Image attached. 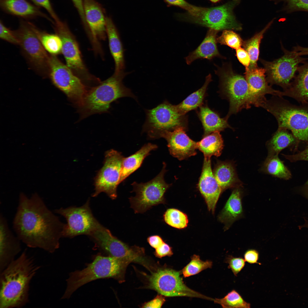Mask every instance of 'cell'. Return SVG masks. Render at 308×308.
<instances>
[{"mask_svg":"<svg viewBox=\"0 0 308 308\" xmlns=\"http://www.w3.org/2000/svg\"><path fill=\"white\" fill-rule=\"evenodd\" d=\"M36 193L30 197L21 193L13 221L16 235L27 247L55 252L60 246L65 224Z\"/></svg>","mask_w":308,"mask_h":308,"instance_id":"1","label":"cell"},{"mask_svg":"<svg viewBox=\"0 0 308 308\" xmlns=\"http://www.w3.org/2000/svg\"><path fill=\"white\" fill-rule=\"evenodd\" d=\"M40 268L26 250L0 272V308H19L29 301L30 285Z\"/></svg>","mask_w":308,"mask_h":308,"instance_id":"2","label":"cell"},{"mask_svg":"<svg viewBox=\"0 0 308 308\" xmlns=\"http://www.w3.org/2000/svg\"><path fill=\"white\" fill-rule=\"evenodd\" d=\"M214 70L219 80V93L229 103L228 113L225 117L228 120L232 114L252 105L261 107L266 100L260 98L251 90L244 76L234 71L230 63H224L221 66L214 64Z\"/></svg>","mask_w":308,"mask_h":308,"instance_id":"3","label":"cell"},{"mask_svg":"<svg viewBox=\"0 0 308 308\" xmlns=\"http://www.w3.org/2000/svg\"><path fill=\"white\" fill-rule=\"evenodd\" d=\"M128 74L124 71L114 73L107 80L88 89L81 105L77 108L80 119L108 112L111 104L119 98L128 97L136 100V96L123 83V79Z\"/></svg>","mask_w":308,"mask_h":308,"instance_id":"4","label":"cell"},{"mask_svg":"<svg viewBox=\"0 0 308 308\" xmlns=\"http://www.w3.org/2000/svg\"><path fill=\"white\" fill-rule=\"evenodd\" d=\"M297 105L282 96H273L261 107L272 114L278 128L290 131L298 141L308 143V102Z\"/></svg>","mask_w":308,"mask_h":308,"instance_id":"5","label":"cell"},{"mask_svg":"<svg viewBox=\"0 0 308 308\" xmlns=\"http://www.w3.org/2000/svg\"><path fill=\"white\" fill-rule=\"evenodd\" d=\"M128 264L120 259L108 256L98 255L93 261L81 270L70 273L62 299H68L83 285L100 279L113 278L122 281L125 267Z\"/></svg>","mask_w":308,"mask_h":308,"instance_id":"6","label":"cell"},{"mask_svg":"<svg viewBox=\"0 0 308 308\" xmlns=\"http://www.w3.org/2000/svg\"><path fill=\"white\" fill-rule=\"evenodd\" d=\"M146 114L142 131L150 139L163 138L166 133L178 127L187 128V117L179 112L176 105L167 101L152 109L146 110Z\"/></svg>","mask_w":308,"mask_h":308,"instance_id":"7","label":"cell"},{"mask_svg":"<svg viewBox=\"0 0 308 308\" xmlns=\"http://www.w3.org/2000/svg\"><path fill=\"white\" fill-rule=\"evenodd\" d=\"M89 236L96 247L108 256L120 259L128 264L136 263L150 269V265L144 256L143 248L135 245L129 246L101 224Z\"/></svg>","mask_w":308,"mask_h":308,"instance_id":"8","label":"cell"},{"mask_svg":"<svg viewBox=\"0 0 308 308\" xmlns=\"http://www.w3.org/2000/svg\"><path fill=\"white\" fill-rule=\"evenodd\" d=\"M49 64L48 77L53 84L76 107H80L89 88L56 55L50 54Z\"/></svg>","mask_w":308,"mask_h":308,"instance_id":"9","label":"cell"},{"mask_svg":"<svg viewBox=\"0 0 308 308\" xmlns=\"http://www.w3.org/2000/svg\"><path fill=\"white\" fill-rule=\"evenodd\" d=\"M166 167L164 162L160 173L147 182L139 183L134 182L132 184V192L135 193V195L129 199L135 213H143L153 206L166 203L165 194L171 185L164 180Z\"/></svg>","mask_w":308,"mask_h":308,"instance_id":"10","label":"cell"},{"mask_svg":"<svg viewBox=\"0 0 308 308\" xmlns=\"http://www.w3.org/2000/svg\"><path fill=\"white\" fill-rule=\"evenodd\" d=\"M32 23L21 21L15 31L19 45L28 62L34 70L48 76L50 54L44 48L34 30Z\"/></svg>","mask_w":308,"mask_h":308,"instance_id":"11","label":"cell"},{"mask_svg":"<svg viewBox=\"0 0 308 308\" xmlns=\"http://www.w3.org/2000/svg\"><path fill=\"white\" fill-rule=\"evenodd\" d=\"M55 31L62 43V52L66 65L87 86L98 84L100 80L89 73L84 64L75 37L66 23L60 21L53 24Z\"/></svg>","mask_w":308,"mask_h":308,"instance_id":"12","label":"cell"},{"mask_svg":"<svg viewBox=\"0 0 308 308\" xmlns=\"http://www.w3.org/2000/svg\"><path fill=\"white\" fill-rule=\"evenodd\" d=\"M181 272L169 268L158 269L149 276L148 287L165 297L186 296L212 300L188 287L180 276Z\"/></svg>","mask_w":308,"mask_h":308,"instance_id":"13","label":"cell"},{"mask_svg":"<svg viewBox=\"0 0 308 308\" xmlns=\"http://www.w3.org/2000/svg\"><path fill=\"white\" fill-rule=\"evenodd\" d=\"M240 0H232L222 5L210 7H202L196 17L189 20L193 23L219 31L225 30L241 31L242 24L233 13Z\"/></svg>","mask_w":308,"mask_h":308,"instance_id":"14","label":"cell"},{"mask_svg":"<svg viewBox=\"0 0 308 308\" xmlns=\"http://www.w3.org/2000/svg\"><path fill=\"white\" fill-rule=\"evenodd\" d=\"M282 48L284 54L280 58L271 62L261 59L260 61L266 70L268 83L271 86L278 85L285 90L295 78L299 64L304 62L305 59L293 51H289L283 47Z\"/></svg>","mask_w":308,"mask_h":308,"instance_id":"15","label":"cell"},{"mask_svg":"<svg viewBox=\"0 0 308 308\" xmlns=\"http://www.w3.org/2000/svg\"><path fill=\"white\" fill-rule=\"evenodd\" d=\"M89 202L88 200L79 207L70 206L54 210L55 213L62 216L67 221L62 237L71 238L81 235L89 236L100 224L93 216Z\"/></svg>","mask_w":308,"mask_h":308,"instance_id":"16","label":"cell"},{"mask_svg":"<svg viewBox=\"0 0 308 308\" xmlns=\"http://www.w3.org/2000/svg\"><path fill=\"white\" fill-rule=\"evenodd\" d=\"M124 157L121 153L114 149L106 152L103 166L95 178V192L93 197L104 192L112 200L117 198V188L119 184Z\"/></svg>","mask_w":308,"mask_h":308,"instance_id":"17","label":"cell"},{"mask_svg":"<svg viewBox=\"0 0 308 308\" xmlns=\"http://www.w3.org/2000/svg\"><path fill=\"white\" fill-rule=\"evenodd\" d=\"M83 1L86 31L96 53L102 54L100 41L106 38V17L100 6L95 0Z\"/></svg>","mask_w":308,"mask_h":308,"instance_id":"18","label":"cell"},{"mask_svg":"<svg viewBox=\"0 0 308 308\" xmlns=\"http://www.w3.org/2000/svg\"><path fill=\"white\" fill-rule=\"evenodd\" d=\"M21 241L9 228L2 213L0 214V272L13 261L21 250Z\"/></svg>","mask_w":308,"mask_h":308,"instance_id":"19","label":"cell"},{"mask_svg":"<svg viewBox=\"0 0 308 308\" xmlns=\"http://www.w3.org/2000/svg\"><path fill=\"white\" fill-rule=\"evenodd\" d=\"M187 128L178 127L166 133L163 138L166 140L171 154L180 160L196 154V142L191 139L186 132Z\"/></svg>","mask_w":308,"mask_h":308,"instance_id":"20","label":"cell"},{"mask_svg":"<svg viewBox=\"0 0 308 308\" xmlns=\"http://www.w3.org/2000/svg\"><path fill=\"white\" fill-rule=\"evenodd\" d=\"M198 187L205 200L208 210L214 214L216 204L222 191L213 174L210 159L204 158Z\"/></svg>","mask_w":308,"mask_h":308,"instance_id":"21","label":"cell"},{"mask_svg":"<svg viewBox=\"0 0 308 308\" xmlns=\"http://www.w3.org/2000/svg\"><path fill=\"white\" fill-rule=\"evenodd\" d=\"M218 32L214 29H209L200 45L185 58L187 64L190 65L195 60L199 59L210 60L215 57L225 58L220 54L218 48L216 39Z\"/></svg>","mask_w":308,"mask_h":308,"instance_id":"22","label":"cell"},{"mask_svg":"<svg viewBox=\"0 0 308 308\" xmlns=\"http://www.w3.org/2000/svg\"><path fill=\"white\" fill-rule=\"evenodd\" d=\"M244 74L251 90L257 96L264 100L266 99L265 96L268 94L281 96V91L273 89L268 84L264 68L258 67L248 69Z\"/></svg>","mask_w":308,"mask_h":308,"instance_id":"23","label":"cell"},{"mask_svg":"<svg viewBox=\"0 0 308 308\" xmlns=\"http://www.w3.org/2000/svg\"><path fill=\"white\" fill-rule=\"evenodd\" d=\"M242 192L240 187L234 188L230 196L218 216L219 221L224 224L225 230L242 216Z\"/></svg>","mask_w":308,"mask_h":308,"instance_id":"24","label":"cell"},{"mask_svg":"<svg viewBox=\"0 0 308 308\" xmlns=\"http://www.w3.org/2000/svg\"><path fill=\"white\" fill-rule=\"evenodd\" d=\"M289 87L281 91V96L291 97L300 103L308 102V63L299 67Z\"/></svg>","mask_w":308,"mask_h":308,"instance_id":"25","label":"cell"},{"mask_svg":"<svg viewBox=\"0 0 308 308\" xmlns=\"http://www.w3.org/2000/svg\"><path fill=\"white\" fill-rule=\"evenodd\" d=\"M0 5L3 11L12 15L25 18L40 16L54 23L38 7L26 0H0Z\"/></svg>","mask_w":308,"mask_h":308,"instance_id":"26","label":"cell"},{"mask_svg":"<svg viewBox=\"0 0 308 308\" xmlns=\"http://www.w3.org/2000/svg\"><path fill=\"white\" fill-rule=\"evenodd\" d=\"M197 112L204 130L203 136L212 133L223 131L226 128L233 129L225 118L221 117L216 112L211 109L207 104H202Z\"/></svg>","mask_w":308,"mask_h":308,"instance_id":"27","label":"cell"},{"mask_svg":"<svg viewBox=\"0 0 308 308\" xmlns=\"http://www.w3.org/2000/svg\"><path fill=\"white\" fill-rule=\"evenodd\" d=\"M106 32L110 50L115 64L114 73L124 71L125 61L124 51L119 33L112 19L106 17Z\"/></svg>","mask_w":308,"mask_h":308,"instance_id":"28","label":"cell"},{"mask_svg":"<svg viewBox=\"0 0 308 308\" xmlns=\"http://www.w3.org/2000/svg\"><path fill=\"white\" fill-rule=\"evenodd\" d=\"M213 173L222 191L229 188L240 187L242 185L232 162L219 161Z\"/></svg>","mask_w":308,"mask_h":308,"instance_id":"29","label":"cell"},{"mask_svg":"<svg viewBox=\"0 0 308 308\" xmlns=\"http://www.w3.org/2000/svg\"><path fill=\"white\" fill-rule=\"evenodd\" d=\"M157 148L156 145L149 143L145 145L134 154L124 157L122 163L119 184L138 169L145 158L150 154V152Z\"/></svg>","mask_w":308,"mask_h":308,"instance_id":"30","label":"cell"},{"mask_svg":"<svg viewBox=\"0 0 308 308\" xmlns=\"http://www.w3.org/2000/svg\"><path fill=\"white\" fill-rule=\"evenodd\" d=\"M299 142L289 130L278 128L271 138L267 142L268 155H278L283 149L293 146L296 149Z\"/></svg>","mask_w":308,"mask_h":308,"instance_id":"31","label":"cell"},{"mask_svg":"<svg viewBox=\"0 0 308 308\" xmlns=\"http://www.w3.org/2000/svg\"><path fill=\"white\" fill-rule=\"evenodd\" d=\"M212 81L211 75L209 74L206 77L205 82L201 88L176 105L178 111L181 114L185 115L188 112L196 109L203 104L208 86Z\"/></svg>","mask_w":308,"mask_h":308,"instance_id":"32","label":"cell"},{"mask_svg":"<svg viewBox=\"0 0 308 308\" xmlns=\"http://www.w3.org/2000/svg\"><path fill=\"white\" fill-rule=\"evenodd\" d=\"M203 137L196 142V146L197 149L203 153L204 158L210 159L212 156H220L224 147L220 132H214Z\"/></svg>","mask_w":308,"mask_h":308,"instance_id":"33","label":"cell"},{"mask_svg":"<svg viewBox=\"0 0 308 308\" xmlns=\"http://www.w3.org/2000/svg\"><path fill=\"white\" fill-rule=\"evenodd\" d=\"M274 19L270 21L262 31L251 38L244 41L242 46L244 48L249 54L250 58V64L248 69L258 67L257 62L259 55V48L261 42L264 34L270 27Z\"/></svg>","mask_w":308,"mask_h":308,"instance_id":"34","label":"cell"},{"mask_svg":"<svg viewBox=\"0 0 308 308\" xmlns=\"http://www.w3.org/2000/svg\"><path fill=\"white\" fill-rule=\"evenodd\" d=\"M261 169L265 173L286 180L291 177L290 171L279 158L278 155H268Z\"/></svg>","mask_w":308,"mask_h":308,"instance_id":"35","label":"cell"},{"mask_svg":"<svg viewBox=\"0 0 308 308\" xmlns=\"http://www.w3.org/2000/svg\"><path fill=\"white\" fill-rule=\"evenodd\" d=\"M33 27L44 48L50 54L56 55L62 52V41L57 34H49L41 31L34 25Z\"/></svg>","mask_w":308,"mask_h":308,"instance_id":"36","label":"cell"},{"mask_svg":"<svg viewBox=\"0 0 308 308\" xmlns=\"http://www.w3.org/2000/svg\"><path fill=\"white\" fill-rule=\"evenodd\" d=\"M163 218L164 221L168 225L179 229L186 228L188 223L187 215L175 208L167 209L163 214Z\"/></svg>","mask_w":308,"mask_h":308,"instance_id":"37","label":"cell"},{"mask_svg":"<svg viewBox=\"0 0 308 308\" xmlns=\"http://www.w3.org/2000/svg\"><path fill=\"white\" fill-rule=\"evenodd\" d=\"M214 303L223 308H250L251 304L246 301L236 290L233 289L224 297L214 299Z\"/></svg>","mask_w":308,"mask_h":308,"instance_id":"38","label":"cell"},{"mask_svg":"<svg viewBox=\"0 0 308 308\" xmlns=\"http://www.w3.org/2000/svg\"><path fill=\"white\" fill-rule=\"evenodd\" d=\"M212 263L209 260L204 261L200 259L199 256L194 255L191 258V261L182 269L181 272L185 277L196 274L208 268H211Z\"/></svg>","mask_w":308,"mask_h":308,"instance_id":"39","label":"cell"},{"mask_svg":"<svg viewBox=\"0 0 308 308\" xmlns=\"http://www.w3.org/2000/svg\"><path fill=\"white\" fill-rule=\"evenodd\" d=\"M216 40L217 43L235 49L242 46L244 41L239 35L231 30H223Z\"/></svg>","mask_w":308,"mask_h":308,"instance_id":"40","label":"cell"},{"mask_svg":"<svg viewBox=\"0 0 308 308\" xmlns=\"http://www.w3.org/2000/svg\"><path fill=\"white\" fill-rule=\"evenodd\" d=\"M276 3L283 2V10L287 13L297 11L308 12V0H272Z\"/></svg>","mask_w":308,"mask_h":308,"instance_id":"41","label":"cell"},{"mask_svg":"<svg viewBox=\"0 0 308 308\" xmlns=\"http://www.w3.org/2000/svg\"><path fill=\"white\" fill-rule=\"evenodd\" d=\"M167 6H175L186 10L190 16L195 15L201 9V7L190 4L185 0H163Z\"/></svg>","mask_w":308,"mask_h":308,"instance_id":"42","label":"cell"},{"mask_svg":"<svg viewBox=\"0 0 308 308\" xmlns=\"http://www.w3.org/2000/svg\"><path fill=\"white\" fill-rule=\"evenodd\" d=\"M245 262L244 259L242 257H234L232 255L228 256L225 260V262L228 264V268L236 276L244 268Z\"/></svg>","mask_w":308,"mask_h":308,"instance_id":"43","label":"cell"},{"mask_svg":"<svg viewBox=\"0 0 308 308\" xmlns=\"http://www.w3.org/2000/svg\"><path fill=\"white\" fill-rule=\"evenodd\" d=\"M0 37L9 43L19 45V41L15 31H12L7 27L1 20L0 23Z\"/></svg>","mask_w":308,"mask_h":308,"instance_id":"44","label":"cell"},{"mask_svg":"<svg viewBox=\"0 0 308 308\" xmlns=\"http://www.w3.org/2000/svg\"><path fill=\"white\" fill-rule=\"evenodd\" d=\"M36 5L44 8L48 13L54 23L60 20L55 13L50 0H31Z\"/></svg>","mask_w":308,"mask_h":308,"instance_id":"45","label":"cell"},{"mask_svg":"<svg viewBox=\"0 0 308 308\" xmlns=\"http://www.w3.org/2000/svg\"><path fill=\"white\" fill-rule=\"evenodd\" d=\"M236 55L239 62L245 68V70L248 69L250 63V58L248 52L241 47L236 49Z\"/></svg>","mask_w":308,"mask_h":308,"instance_id":"46","label":"cell"},{"mask_svg":"<svg viewBox=\"0 0 308 308\" xmlns=\"http://www.w3.org/2000/svg\"><path fill=\"white\" fill-rule=\"evenodd\" d=\"M154 253L156 257L160 258L166 256H171L173 254L172 248L165 241L155 249Z\"/></svg>","mask_w":308,"mask_h":308,"instance_id":"47","label":"cell"},{"mask_svg":"<svg viewBox=\"0 0 308 308\" xmlns=\"http://www.w3.org/2000/svg\"><path fill=\"white\" fill-rule=\"evenodd\" d=\"M282 155L285 158L292 162L300 161H308V145L303 150L296 154L292 155Z\"/></svg>","mask_w":308,"mask_h":308,"instance_id":"48","label":"cell"},{"mask_svg":"<svg viewBox=\"0 0 308 308\" xmlns=\"http://www.w3.org/2000/svg\"><path fill=\"white\" fill-rule=\"evenodd\" d=\"M244 259L246 262L251 264H258L260 265L261 264L258 262L259 258V254L258 252L254 249H249L247 250L244 255Z\"/></svg>","mask_w":308,"mask_h":308,"instance_id":"49","label":"cell"},{"mask_svg":"<svg viewBox=\"0 0 308 308\" xmlns=\"http://www.w3.org/2000/svg\"><path fill=\"white\" fill-rule=\"evenodd\" d=\"M164 296L159 294L151 300L143 304L142 308H161L166 301Z\"/></svg>","mask_w":308,"mask_h":308,"instance_id":"50","label":"cell"},{"mask_svg":"<svg viewBox=\"0 0 308 308\" xmlns=\"http://www.w3.org/2000/svg\"><path fill=\"white\" fill-rule=\"evenodd\" d=\"M76 8L85 28L87 27L84 14L83 0H72Z\"/></svg>","mask_w":308,"mask_h":308,"instance_id":"51","label":"cell"},{"mask_svg":"<svg viewBox=\"0 0 308 308\" xmlns=\"http://www.w3.org/2000/svg\"><path fill=\"white\" fill-rule=\"evenodd\" d=\"M147 241L149 245L155 249L164 242L160 236L156 235L149 236L147 238Z\"/></svg>","mask_w":308,"mask_h":308,"instance_id":"52","label":"cell"},{"mask_svg":"<svg viewBox=\"0 0 308 308\" xmlns=\"http://www.w3.org/2000/svg\"><path fill=\"white\" fill-rule=\"evenodd\" d=\"M293 51L300 56L308 55V47H302L297 46L294 47Z\"/></svg>","mask_w":308,"mask_h":308,"instance_id":"53","label":"cell"},{"mask_svg":"<svg viewBox=\"0 0 308 308\" xmlns=\"http://www.w3.org/2000/svg\"><path fill=\"white\" fill-rule=\"evenodd\" d=\"M303 190L305 194L308 198V180L303 186Z\"/></svg>","mask_w":308,"mask_h":308,"instance_id":"54","label":"cell"},{"mask_svg":"<svg viewBox=\"0 0 308 308\" xmlns=\"http://www.w3.org/2000/svg\"><path fill=\"white\" fill-rule=\"evenodd\" d=\"M305 227L308 228V220H306L305 223L301 226V228Z\"/></svg>","mask_w":308,"mask_h":308,"instance_id":"55","label":"cell"},{"mask_svg":"<svg viewBox=\"0 0 308 308\" xmlns=\"http://www.w3.org/2000/svg\"><path fill=\"white\" fill-rule=\"evenodd\" d=\"M211 2L214 3H216L219 2L220 0H209Z\"/></svg>","mask_w":308,"mask_h":308,"instance_id":"56","label":"cell"}]
</instances>
